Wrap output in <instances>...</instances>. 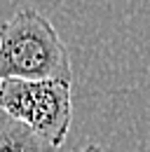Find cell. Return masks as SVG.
<instances>
[{"label": "cell", "mask_w": 150, "mask_h": 152, "mask_svg": "<svg viewBox=\"0 0 150 152\" xmlns=\"http://www.w3.org/2000/svg\"><path fill=\"white\" fill-rule=\"evenodd\" d=\"M0 110L52 148H61L71 131L73 98L71 82L63 80H0Z\"/></svg>", "instance_id": "2"}, {"label": "cell", "mask_w": 150, "mask_h": 152, "mask_svg": "<svg viewBox=\"0 0 150 152\" xmlns=\"http://www.w3.org/2000/svg\"><path fill=\"white\" fill-rule=\"evenodd\" d=\"M54 148L26 124L0 110V152H52Z\"/></svg>", "instance_id": "3"}, {"label": "cell", "mask_w": 150, "mask_h": 152, "mask_svg": "<svg viewBox=\"0 0 150 152\" xmlns=\"http://www.w3.org/2000/svg\"><path fill=\"white\" fill-rule=\"evenodd\" d=\"M80 152H103V150H101L99 145H94V143H89V145H85V148H82Z\"/></svg>", "instance_id": "4"}, {"label": "cell", "mask_w": 150, "mask_h": 152, "mask_svg": "<svg viewBox=\"0 0 150 152\" xmlns=\"http://www.w3.org/2000/svg\"><path fill=\"white\" fill-rule=\"evenodd\" d=\"M0 80L73 82L63 40L52 21L33 7H21L0 23Z\"/></svg>", "instance_id": "1"}]
</instances>
